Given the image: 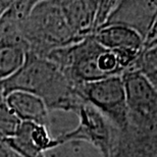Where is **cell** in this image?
I'll return each mask as SVG.
<instances>
[{
    "mask_svg": "<svg viewBox=\"0 0 157 157\" xmlns=\"http://www.w3.org/2000/svg\"><path fill=\"white\" fill-rule=\"evenodd\" d=\"M0 91L4 96L15 91L34 94L43 100L49 112L75 114L84 103L77 85L65 78L52 62L30 53L17 73L0 81Z\"/></svg>",
    "mask_w": 157,
    "mask_h": 157,
    "instance_id": "1",
    "label": "cell"
},
{
    "mask_svg": "<svg viewBox=\"0 0 157 157\" xmlns=\"http://www.w3.org/2000/svg\"><path fill=\"white\" fill-rule=\"evenodd\" d=\"M28 53L45 58L50 52L78 41L75 38L57 0L36 1L21 25Z\"/></svg>",
    "mask_w": 157,
    "mask_h": 157,
    "instance_id": "2",
    "label": "cell"
},
{
    "mask_svg": "<svg viewBox=\"0 0 157 157\" xmlns=\"http://www.w3.org/2000/svg\"><path fill=\"white\" fill-rule=\"evenodd\" d=\"M121 77L128 124L140 130L157 132V88L136 71H127Z\"/></svg>",
    "mask_w": 157,
    "mask_h": 157,
    "instance_id": "3",
    "label": "cell"
},
{
    "mask_svg": "<svg viewBox=\"0 0 157 157\" xmlns=\"http://www.w3.org/2000/svg\"><path fill=\"white\" fill-rule=\"evenodd\" d=\"M78 93L117 128L128 124L124 84L121 76L106 78L92 83L78 85Z\"/></svg>",
    "mask_w": 157,
    "mask_h": 157,
    "instance_id": "4",
    "label": "cell"
},
{
    "mask_svg": "<svg viewBox=\"0 0 157 157\" xmlns=\"http://www.w3.org/2000/svg\"><path fill=\"white\" fill-rule=\"evenodd\" d=\"M75 115L78 118L76 128L56 137L57 143L67 140L86 141L95 146L103 157H107L117 128L87 102L78 107Z\"/></svg>",
    "mask_w": 157,
    "mask_h": 157,
    "instance_id": "5",
    "label": "cell"
},
{
    "mask_svg": "<svg viewBox=\"0 0 157 157\" xmlns=\"http://www.w3.org/2000/svg\"><path fill=\"white\" fill-rule=\"evenodd\" d=\"M157 25V2L148 0L117 1L106 26H121L136 32L143 40ZM102 27V28H103Z\"/></svg>",
    "mask_w": 157,
    "mask_h": 157,
    "instance_id": "6",
    "label": "cell"
},
{
    "mask_svg": "<svg viewBox=\"0 0 157 157\" xmlns=\"http://www.w3.org/2000/svg\"><path fill=\"white\" fill-rule=\"evenodd\" d=\"M107 157H157V132L117 128Z\"/></svg>",
    "mask_w": 157,
    "mask_h": 157,
    "instance_id": "7",
    "label": "cell"
},
{
    "mask_svg": "<svg viewBox=\"0 0 157 157\" xmlns=\"http://www.w3.org/2000/svg\"><path fill=\"white\" fill-rule=\"evenodd\" d=\"M59 4L71 33L78 41L94 35V23L98 1L64 0L59 1Z\"/></svg>",
    "mask_w": 157,
    "mask_h": 157,
    "instance_id": "8",
    "label": "cell"
},
{
    "mask_svg": "<svg viewBox=\"0 0 157 157\" xmlns=\"http://www.w3.org/2000/svg\"><path fill=\"white\" fill-rule=\"evenodd\" d=\"M4 97L8 107L21 122H34L49 128L50 112L43 100L38 96L15 91Z\"/></svg>",
    "mask_w": 157,
    "mask_h": 157,
    "instance_id": "9",
    "label": "cell"
},
{
    "mask_svg": "<svg viewBox=\"0 0 157 157\" xmlns=\"http://www.w3.org/2000/svg\"><path fill=\"white\" fill-rule=\"evenodd\" d=\"M28 45L21 36L0 37V81L9 78L23 67Z\"/></svg>",
    "mask_w": 157,
    "mask_h": 157,
    "instance_id": "10",
    "label": "cell"
},
{
    "mask_svg": "<svg viewBox=\"0 0 157 157\" xmlns=\"http://www.w3.org/2000/svg\"><path fill=\"white\" fill-rule=\"evenodd\" d=\"M99 45L110 50L132 49L141 50L143 39L136 32L121 26H106L93 35Z\"/></svg>",
    "mask_w": 157,
    "mask_h": 157,
    "instance_id": "11",
    "label": "cell"
},
{
    "mask_svg": "<svg viewBox=\"0 0 157 157\" xmlns=\"http://www.w3.org/2000/svg\"><path fill=\"white\" fill-rule=\"evenodd\" d=\"M45 157H103L92 144L82 140L63 141L45 152Z\"/></svg>",
    "mask_w": 157,
    "mask_h": 157,
    "instance_id": "12",
    "label": "cell"
},
{
    "mask_svg": "<svg viewBox=\"0 0 157 157\" xmlns=\"http://www.w3.org/2000/svg\"><path fill=\"white\" fill-rule=\"evenodd\" d=\"M127 71L139 73L157 88V46L142 47L137 59Z\"/></svg>",
    "mask_w": 157,
    "mask_h": 157,
    "instance_id": "13",
    "label": "cell"
},
{
    "mask_svg": "<svg viewBox=\"0 0 157 157\" xmlns=\"http://www.w3.org/2000/svg\"><path fill=\"white\" fill-rule=\"evenodd\" d=\"M21 121L8 107L5 97L0 91V141L13 137Z\"/></svg>",
    "mask_w": 157,
    "mask_h": 157,
    "instance_id": "14",
    "label": "cell"
},
{
    "mask_svg": "<svg viewBox=\"0 0 157 157\" xmlns=\"http://www.w3.org/2000/svg\"><path fill=\"white\" fill-rule=\"evenodd\" d=\"M115 4H117V1H114V0H102V1H98L95 14V23H94L95 33L106 24L111 11L113 10Z\"/></svg>",
    "mask_w": 157,
    "mask_h": 157,
    "instance_id": "15",
    "label": "cell"
},
{
    "mask_svg": "<svg viewBox=\"0 0 157 157\" xmlns=\"http://www.w3.org/2000/svg\"><path fill=\"white\" fill-rule=\"evenodd\" d=\"M0 153H1V157H4V154H3V147L1 143H0Z\"/></svg>",
    "mask_w": 157,
    "mask_h": 157,
    "instance_id": "16",
    "label": "cell"
},
{
    "mask_svg": "<svg viewBox=\"0 0 157 157\" xmlns=\"http://www.w3.org/2000/svg\"><path fill=\"white\" fill-rule=\"evenodd\" d=\"M0 157H1V153H0Z\"/></svg>",
    "mask_w": 157,
    "mask_h": 157,
    "instance_id": "17",
    "label": "cell"
}]
</instances>
